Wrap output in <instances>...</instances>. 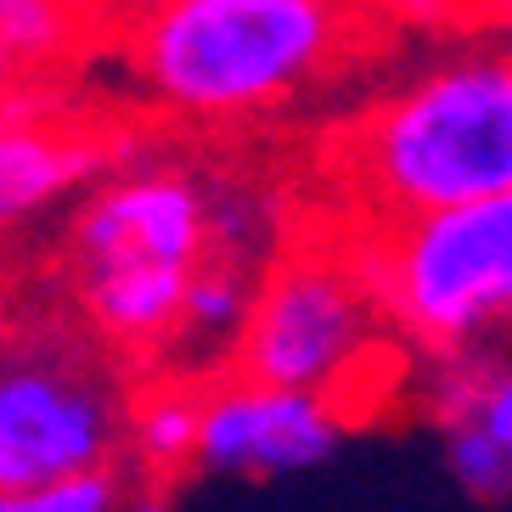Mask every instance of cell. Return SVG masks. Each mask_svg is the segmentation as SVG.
Returning a JSON list of instances; mask_svg holds the SVG:
<instances>
[{"label":"cell","instance_id":"277c9868","mask_svg":"<svg viewBox=\"0 0 512 512\" xmlns=\"http://www.w3.org/2000/svg\"><path fill=\"white\" fill-rule=\"evenodd\" d=\"M344 254L394 344L411 355H456L496 344L512 316V192L361 220Z\"/></svg>","mask_w":512,"mask_h":512},{"label":"cell","instance_id":"3957f363","mask_svg":"<svg viewBox=\"0 0 512 512\" xmlns=\"http://www.w3.org/2000/svg\"><path fill=\"white\" fill-rule=\"evenodd\" d=\"M361 220H400L512 192V57L501 40L428 57L377 96L344 141Z\"/></svg>","mask_w":512,"mask_h":512},{"label":"cell","instance_id":"6da1fadb","mask_svg":"<svg viewBox=\"0 0 512 512\" xmlns=\"http://www.w3.org/2000/svg\"><path fill=\"white\" fill-rule=\"evenodd\" d=\"M366 0H141L113 23L141 107L181 130H242L293 107L361 46Z\"/></svg>","mask_w":512,"mask_h":512},{"label":"cell","instance_id":"4fadbf2b","mask_svg":"<svg viewBox=\"0 0 512 512\" xmlns=\"http://www.w3.org/2000/svg\"><path fill=\"white\" fill-rule=\"evenodd\" d=\"M372 12L394 17L400 29H456V23H473L484 0H366Z\"/></svg>","mask_w":512,"mask_h":512},{"label":"cell","instance_id":"7a4b0ae2","mask_svg":"<svg viewBox=\"0 0 512 512\" xmlns=\"http://www.w3.org/2000/svg\"><path fill=\"white\" fill-rule=\"evenodd\" d=\"M226 248L214 220V175L169 152L119 147L68 203L57 248L62 310L124 366H164L186 282ZM237 254V248H226ZM248 259V254H242Z\"/></svg>","mask_w":512,"mask_h":512},{"label":"cell","instance_id":"5bb4252c","mask_svg":"<svg viewBox=\"0 0 512 512\" xmlns=\"http://www.w3.org/2000/svg\"><path fill=\"white\" fill-rule=\"evenodd\" d=\"M119 512H175V496H169L164 479H136V473H130V490H124Z\"/></svg>","mask_w":512,"mask_h":512},{"label":"cell","instance_id":"9a60e30c","mask_svg":"<svg viewBox=\"0 0 512 512\" xmlns=\"http://www.w3.org/2000/svg\"><path fill=\"white\" fill-rule=\"evenodd\" d=\"M79 6H85V12H91V23H96V29H113V23H124V17H130V12H136V6H141V0H79Z\"/></svg>","mask_w":512,"mask_h":512},{"label":"cell","instance_id":"30bf717a","mask_svg":"<svg viewBox=\"0 0 512 512\" xmlns=\"http://www.w3.org/2000/svg\"><path fill=\"white\" fill-rule=\"evenodd\" d=\"M197 400H203V377L152 372L147 383H130L124 439H119L124 473L164 484L181 479L197 451Z\"/></svg>","mask_w":512,"mask_h":512},{"label":"cell","instance_id":"9c48e42d","mask_svg":"<svg viewBox=\"0 0 512 512\" xmlns=\"http://www.w3.org/2000/svg\"><path fill=\"white\" fill-rule=\"evenodd\" d=\"M417 411L445 445V473L467 501L507 507L512 496V366L507 349L473 344L428 355L417 377Z\"/></svg>","mask_w":512,"mask_h":512},{"label":"cell","instance_id":"8fae6325","mask_svg":"<svg viewBox=\"0 0 512 512\" xmlns=\"http://www.w3.org/2000/svg\"><path fill=\"white\" fill-rule=\"evenodd\" d=\"M96 34L79 0H0V91L51 85Z\"/></svg>","mask_w":512,"mask_h":512},{"label":"cell","instance_id":"52a82bcc","mask_svg":"<svg viewBox=\"0 0 512 512\" xmlns=\"http://www.w3.org/2000/svg\"><path fill=\"white\" fill-rule=\"evenodd\" d=\"M349 417L327 394L259 383L248 372L203 377L192 467L226 479H293L332 462Z\"/></svg>","mask_w":512,"mask_h":512},{"label":"cell","instance_id":"7c38bea8","mask_svg":"<svg viewBox=\"0 0 512 512\" xmlns=\"http://www.w3.org/2000/svg\"><path fill=\"white\" fill-rule=\"evenodd\" d=\"M124 490H130L124 467H91V473H68V479L0 490V512H119Z\"/></svg>","mask_w":512,"mask_h":512},{"label":"cell","instance_id":"5b68a950","mask_svg":"<svg viewBox=\"0 0 512 512\" xmlns=\"http://www.w3.org/2000/svg\"><path fill=\"white\" fill-rule=\"evenodd\" d=\"M231 366L259 383L327 394L344 417H355V406L389 400L400 383V349L366 299L344 237L299 242L265 259Z\"/></svg>","mask_w":512,"mask_h":512},{"label":"cell","instance_id":"ba28073f","mask_svg":"<svg viewBox=\"0 0 512 512\" xmlns=\"http://www.w3.org/2000/svg\"><path fill=\"white\" fill-rule=\"evenodd\" d=\"M119 141L62 102L51 85L0 91V242L68 209L113 164Z\"/></svg>","mask_w":512,"mask_h":512},{"label":"cell","instance_id":"8992f818","mask_svg":"<svg viewBox=\"0 0 512 512\" xmlns=\"http://www.w3.org/2000/svg\"><path fill=\"white\" fill-rule=\"evenodd\" d=\"M130 372L68 310H0V490L119 467Z\"/></svg>","mask_w":512,"mask_h":512}]
</instances>
